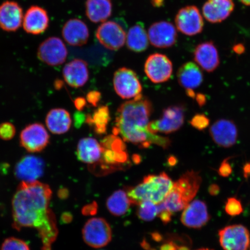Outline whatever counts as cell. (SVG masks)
Listing matches in <instances>:
<instances>
[{"label":"cell","mask_w":250,"mask_h":250,"mask_svg":"<svg viewBox=\"0 0 250 250\" xmlns=\"http://www.w3.org/2000/svg\"><path fill=\"white\" fill-rule=\"evenodd\" d=\"M51 188L39 181H21L12 199L13 226L21 230L34 228L42 240V250H52L58 228L55 215L50 208Z\"/></svg>","instance_id":"1"},{"label":"cell","mask_w":250,"mask_h":250,"mask_svg":"<svg viewBox=\"0 0 250 250\" xmlns=\"http://www.w3.org/2000/svg\"><path fill=\"white\" fill-rule=\"evenodd\" d=\"M153 111L151 101L142 94L122 104L118 108L113 134H119L124 142L147 148L152 145L167 149L171 141L167 137L152 133L148 129L149 118Z\"/></svg>","instance_id":"2"},{"label":"cell","mask_w":250,"mask_h":250,"mask_svg":"<svg viewBox=\"0 0 250 250\" xmlns=\"http://www.w3.org/2000/svg\"><path fill=\"white\" fill-rule=\"evenodd\" d=\"M202 182L200 173L194 170L186 171L175 181L173 187L164 202L158 205L173 214L182 211L193 201Z\"/></svg>","instance_id":"3"},{"label":"cell","mask_w":250,"mask_h":250,"mask_svg":"<svg viewBox=\"0 0 250 250\" xmlns=\"http://www.w3.org/2000/svg\"><path fill=\"white\" fill-rule=\"evenodd\" d=\"M174 182L165 172L159 174H149L142 182L126 190L132 204L139 205L143 201H149L156 205L164 202L173 187Z\"/></svg>","instance_id":"4"},{"label":"cell","mask_w":250,"mask_h":250,"mask_svg":"<svg viewBox=\"0 0 250 250\" xmlns=\"http://www.w3.org/2000/svg\"><path fill=\"white\" fill-rule=\"evenodd\" d=\"M124 141L111 134L101 142L103 151L101 160L89 169L97 175L108 174L129 167V156Z\"/></svg>","instance_id":"5"},{"label":"cell","mask_w":250,"mask_h":250,"mask_svg":"<svg viewBox=\"0 0 250 250\" xmlns=\"http://www.w3.org/2000/svg\"><path fill=\"white\" fill-rule=\"evenodd\" d=\"M186 108L182 105H171L164 109L162 117L149 122L148 129L154 134H168L177 132L183 126Z\"/></svg>","instance_id":"6"},{"label":"cell","mask_w":250,"mask_h":250,"mask_svg":"<svg viewBox=\"0 0 250 250\" xmlns=\"http://www.w3.org/2000/svg\"><path fill=\"white\" fill-rule=\"evenodd\" d=\"M83 236L87 245L95 249L104 248L111 241V228L105 219L93 218L84 226Z\"/></svg>","instance_id":"7"},{"label":"cell","mask_w":250,"mask_h":250,"mask_svg":"<svg viewBox=\"0 0 250 250\" xmlns=\"http://www.w3.org/2000/svg\"><path fill=\"white\" fill-rule=\"evenodd\" d=\"M115 91L124 99H131L142 95L143 87L135 72L123 67L115 71L113 78Z\"/></svg>","instance_id":"8"},{"label":"cell","mask_w":250,"mask_h":250,"mask_svg":"<svg viewBox=\"0 0 250 250\" xmlns=\"http://www.w3.org/2000/svg\"><path fill=\"white\" fill-rule=\"evenodd\" d=\"M50 136L43 125L36 123L27 125L20 137L21 146L31 153L40 152L48 146Z\"/></svg>","instance_id":"9"},{"label":"cell","mask_w":250,"mask_h":250,"mask_svg":"<svg viewBox=\"0 0 250 250\" xmlns=\"http://www.w3.org/2000/svg\"><path fill=\"white\" fill-rule=\"evenodd\" d=\"M68 51L58 37H50L40 43L37 49L39 60L50 66H59L66 61Z\"/></svg>","instance_id":"10"},{"label":"cell","mask_w":250,"mask_h":250,"mask_svg":"<svg viewBox=\"0 0 250 250\" xmlns=\"http://www.w3.org/2000/svg\"><path fill=\"white\" fill-rule=\"evenodd\" d=\"M219 241L224 250H248L250 234L242 225H232L219 230Z\"/></svg>","instance_id":"11"},{"label":"cell","mask_w":250,"mask_h":250,"mask_svg":"<svg viewBox=\"0 0 250 250\" xmlns=\"http://www.w3.org/2000/svg\"><path fill=\"white\" fill-rule=\"evenodd\" d=\"M175 23L177 29L188 36L201 33L205 25L201 12L195 5L181 8L175 18Z\"/></svg>","instance_id":"12"},{"label":"cell","mask_w":250,"mask_h":250,"mask_svg":"<svg viewBox=\"0 0 250 250\" xmlns=\"http://www.w3.org/2000/svg\"><path fill=\"white\" fill-rule=\"evenodd\" d=\"M173 71V64L170 59L159 53L149 55L145 62V73L154 83L167 82L170 80Z\"/></svg>","instance_id":"13"},{"label":"cell","mask_w":250,"mask_h":250,"mask_svg":"<svg viewBox=\"0 0 250 250\" xmlns=\"http://www.w3.org/2000/svg\"><path fill=\"white\" fill-rule=\"evenodd\" d=\"M96 36L103 46L111 51H117L126 42V32L120 24L114 21H106L100 25Z\"/></svg>","instance_id":"14"},{"label":"cell","mask_w":250,"mask_h":250,"mask_svg":"<svg viewBox=\"0 0 250 250\" xmlns=\"http://www.w3.org/2000/svg\"><path fill=\"white\" fill-rule=\"evenodd\" d=\"M209 133L213 142L224 148L232 147L238 139V129L233 121L220 119L212 124Z\"/></svg>","instance_id":"15"},{"label":"cell","mask_w":250,"mask_h":250,"mask_svg":"<svg viewBox=\"0 0 250 250\" xmlns=\"http://www.w3.org/2000/svg\"><path fill=\"white\" fill-rule=\"evenodd\" d=\"M148 35L149 42L158 48H167L173 46L178 37L176 27L167 21L153 23L149 28Z\"/></svg>","instance_id":"16"},{"label":"cell","mask_w":250,"mask_h":250,"mask_svg":"<svg viewBox=\"0 0 250 250\" xmlns=\"http://www.w3.org/2000/svg\"><path fill=\"white\" fill-rule=\"evenodd\" d=\"M207 205L201 200L190 202L183 210L181 223L184 226L193 229H200L210 220Z\"/></svg>","instance_id":"17"},{"label":"cell","mask_w":250,"mask_h":250,"mask_svg":"<svg viewBox=\"0 0 250 250\" xmlns=\"http://www.w3.org/2000/svg\"><path fill=\"white\" fill-rule=\"evenodd\" d=\"M23 9L17 2L5 1L0 4V28L6 32H15L23 23Z\"/></svg>","instance_id":"18"},{"label":"cell","mask_w":250,"mask_h":250,"mask_svg":"<svg viewBox=\"0 0 250 250\" xmlns=\"http://www.w3.org/2000/svg\"><path fill=\"white\" fill-rule=\"evenodd\" d=\"M23 29L28 34L40 35L48 29L49 17L44 8L38 5H32L24 14Z\"/></svg>","instance_id":"19"},{"label":"cell","mask_w":250,"mask_h":250,"mask_svg":"<svg viewBox=\"0 0 250 250\" xmlns=\"http://www.w3.org/2000/svg\"><path fill=\"white\" fill-rule=\"evenodd\" d=\"M45 165L42 159L34 155H27L16 165L15 174L21 181H37L42 176Z\"/></svg>","instance_id":"20"},{"label":"cell","mask_w":250,"mask_h":250,"mask_svg":"<svg viewBox=\"0 0 250 250\" xmlns=\"http://www.w3.org/2000/svg\"><path fill=\"white\" fill-rule=\"evenodd\" d=\"M193 60L208 73L214 71L220 64L218 49L212 42H203L197 45L193 52Z\"/></svg>","instance_id":"21"},{"label":"cell","mask_w":250,"mask_h":250,"mask_svg":"<svg viewBox=\"0 0 250 250\" xmlns=\"http://www.w3.org/2000/svg\"><path fill=\"white\" fill-rule=\"evenodd\" d=\"M62 77L70 86L74 88L83 87L89 77L87 62L80 59H75L68 62L62 69Z\"/></svg>","instance_id":"22"},{"label":"cell","mask_w":250,"mask_h":250,"mask_svg":"<svg viewBox=\"0 0 250 250\" xmlns=\"http://www.w3.org/2000/svg\"><path fill=\"white\" fill-rule=\"evenodd\" d=\"M62 38L68 45L73 46H83L89 37L88 27L84 21L79 19H71L62 27Z\"/></svg>","instance_id":"23"},{"label":"cell","mask_w":250,"mask_h":250,"mask_svg":"<svg viewBox=\"0 0 250 250\" xmlns=\"http://www.w3.org/2000/svg\"><path fill=\"white\" fill-rule=\"evenodd\" d=\"M234 6L233 0H208L203 5L202 13L208 22L221 23L232 13Z\"/></svg>","instance_id":"24"},{"label":"cell","mask_w":250,"mask_h":250,"mask_svg":"<svg viewBox=\"0 0 250 250\" xmlns=\"http://www.w3.org/2000/svg\"><path fill=\"white\" fill-rule=\"evenodd\" d=\"M103 148L101 143L92 137L79 141L77 147L78 160L87 164L90 168L98 163L102 158Z\"/></svg>","instance_id":"25"},{"label":"cell","mask_w":250,"mask_h":250,"mask_svg":"<svg viewBox=\"0 0 250 250\" xmlns=\"http://www.w3.org/2000/svg\"><path fill=\"white\" fill-rule=\"evenodd\" d=\"M177 79L180 85L187 89H195L202 85L204 80L203 74L195 62H187L179 68Z\"/></svg>","instance_id":"26"},{"label":"cell","mask_w":250,"mask_h":250,"mask_svg":"<svg viewBox=\"0 0 250 250\" xmlns=\"http://www.w3.org/2000/svg\"><path fill=\"white\" fill-rule=\"evenodd\" d=\"M45 124L47 129L52 134H63L67 133L71 126V115L66 109L53 108L46 115Z\"/></svg>","instance_id":"27"},{"label":"cell","mask_w":250,"mask_h":250,"mask_svg":"<svg viewBox=\"0 0 250 250\" xmlns=\"http://www.w3.org/2000/svg\"><path fill=\"white\" fill-rule=\"evenodd\" d=\"M86 15L95 23L103 22L111 15L112 5L111 0H87Z\"/></svg>","instance_id":"28"},{"label":"cell","mask_w":250,"mask_h":250,"mask_svg":"<svg viewBox=\"0 0 250 250\" xmlns=\"http://www.w3.org/2000/svg\"><path fill=\"white\" fill-rule=\"evenodd\" d=\"M148 35L142 23H137L130 28L126 34L127 48L135 52H142L148 48Z\"/></svg>","instance_id":"29"},{"label":"cell","mask_w":250,"mask_h":250,"mask_svg":"<svg viewBox=\"0 0 250 250\" xmlns=\"http://www.w3.org/2000/svg\"><path fill=\"white\" fill-rule=\"evenodd\" d=\"M132 205L126 190L123 189L118 190L112 193L106 203L109 212L117 217L123 216L127 213Z\"/></svg>","instance_id":"30"},{"label":"cell","mask_w":250,"mask_h":250,"mask_svg":"<svg viewBox=\"0 0 250 250\" xmlns=\"http://www.w3.org/2000/svg\"><path fill=\"white\" fill-rule=\"evenodd\" d=\"M109 120L110 115L107 106L99 107L92 115H87L86 119V123L92 126L99 135L105 133Z\"/></svg>","instance_id":"31"},{"label":"cell","mask_w":250,"mask_h":250,"mask_svg":"<svg viewBox=\"0 0 250 250\" xmlns=\"http://www.w3.org/2000/svg\"><path fill=\"white\" fill-rule=\"evenodd\" d=\"M137 214L144 221H151L158 216V205L149 201H143L139 203Z\"/></svg>","instance_id":"32"},{"label":"cell","mask_w":250,"mask_h":250,"mask_svg":"<svg viewBox=\"0 0 250 250\" xmlns=\"http://www.w3.org/2000/svg\"><path fill=\"white\" fill-rule=\"evenodd\" d=\"M1 250H30V249L27 244L22 240L9 237L2 244Z\"/></svg>","instance_id":"33"},{"label":"cell","mask_w":250,"mask_h":250,"mask_svg":"<svg viewBox=\"0 0 250 250\" xmlns=\"http://www.w3.org/2000/svg\"><path fill=\"white\" fill-rule=\"evenodd\" d=\"M225 210L230 216H237L242 213L243 208L241 202L234 197L227 199Z\"/></svg>","instance_id":"34"},{"label":"cell","mask_w":250,"mask_h":250,"mask_svg":"<svg viewBox=\"0 0 250 250\" xmlns=\"http://www.w3.org/2000/svg\"><path fill=\"white\" fill-rule=\"evenodd\" d=\"M189 123L196 130L202 131L209 126L210 120L205 114H197L190 120Z\"/></svg>","instance_id":"35"},{"label":"cell","mask_w":250,"mask_h":250,"mask_svg":"<svg viewBox=\"0 0 250 250\" xmlns=\"http://www.w3.org/2000/svg\"><path fill=\"white\" fill-rule=\"evenodd\" d=\"M16 132L17 130L14 124L8 122L0 124V139L11 140L14 138Z\"/></svg>","instance_id":"36"},{"label":"cell","mask_w":250,"mask_h":250,"mask_svg":"<svg viewBox=\"0 0 250 250\" xmlns=\"http://www.w3.org/2000/svg\"><path fill=\"white\" fill-rule=\"evenodd\" d=\"M231 157H228L222 162L218 170V173L223 177H228L232 173V167L229 161Z\"/></svg>","instance_id":"37"},{"label":"cell","mask_w":250,"mask_h":250,"mask_svg":"<svg viewBox=\"0 0 250 250\" xmlns=\"http://www.w3.org/2000/svg\"><path fill=\"white\" fill-rule=\"evenodd\" d=\"M87 101L95 107L98 105L100 100L101 99V93L97 91H92L87 93L86 96Z\"/></svg>","instance_id":"38"},{"label":"cell","mask_w":250,"mask_h":250,"mask_svg":"<svg viewBox=\"0 0 250 250\" xmlns=\"http://www.w3.org/2000/svg\"><path fill=\"white\" fill-rule=\"evenodd\" d=\"M97 210H98V206L96 203H92L85 206L83 208V212L84 215H93L96 213Z\"/></svg>","instance_id":"39"},{"label":"cell","mask_w":250,"mask_h":250,"mask_svg":"<svg viewBox=\"0 0 250 250\" xmlns=\"http://www.w3.org/2000/svg\"><path fill=\"white\" fill-rule=\"evenodd\" d=\"M195 99L198 103L199 107H202L204 106L206 103H207V99L204 94L199 93L197 94L195 97Z\"/></svg>","instance_id":"40"},{"label":"cell","mask_w":250,"mask_h":250,"mask_svg":"<svg viewBox=\"0 0 250 250\" xmlns=\"http://www.w3.org/2000/svg\"><path fill=\"white\" fill-rule=\"evenodd\" d=\"M74 105L78 111H82L86 105V101L83 98H78L75 100Z\"/></svg>","instance_id":"41"},{"label":"cell","mask_w":250,"mask_h":250,"mask_svg":"<svg viewBox=\"0 0 250 250\" xmlns=\"http://www.w3.org/2000/svg\"><path fill=\"white\" fill-rule=\"evenodd\" d=\"M245 46L243 43H237L233 47V51L237 55H242L245 52Z\"/></svg>","instance_id":"42"},{"label":"cell","mask_w":250,"mask_h":250,"mask_svg":"<svg viewBox=\"0 0 250 250\" xmlns=\"http://www.w3.org/2000/svg\"><path fill=\"white\" fill-rule=\"evenodd\" d=\"M220 191V187L217 184H212L208 188V192L211 196H216Z\"/></svg>","instance_id":"43"},{"label":"cell","mask_w":250,"mask_h":250,"mask_svg":"<svg viewBox=\"0 0 250 250\" xmlns=\"http://www.w3.org/2000/svg\"><path fill=\"white\" fill-rule=\"evenodd\" d=\"M243 174L244 177L246 178V179H248V178L250 176V162H248L243 167Z\"/></svg>","instance_id":"44"},{"label":"cell","mask_w":250,"mask_h":250,"mask_svg":"<svg viewBox=\"0 0 250 250\" xmlns=\"http://www.w3.org/2000/svg\"><path fill=\"white\" fill-rule=\"evenodd\" d=\"M186 91L188 96H189L190 98L195 99L196 95L194 92V90L193 89H187L186 90Z\"/></svg>","instance_id":"45"},{"label":"cell","mask_w":250,"mask_h":250,"mask_svg":"<svg viewBox=\"0 0 250 250\" xmlns=\"http://www.w3.org/2000/svg\"><path fill=\"white\" fill-rule=\"evenodd\" d=\"M164 0H152V5L156 7H159L163 4Z\"/></svg>","instance_id":"46"},{"label":"cell","mask_w":250,"mask_h":250,"mask_svg":"<svg viewBox=\"0 0 250 250\" xmlns=\"http://www.w3.org/2000/svg\"><path fill=\"white\" fill-rule=\"evenodd\" d=\"M54 85H55V89H58L61 88L62 86V83L61 81L56 80L55 81Z\"/></svg>","instance_id":"47"},{"label":"cell","mask_w":250,"mask_h":250,"mask_svg":"<svg viewBox=\"0 0 250 250\" xmlns=\"http://www.w3.org/2000/svg\"><path fill=\"white\" fill-rule=\"evenodd\" d=\"M243 4L246 6H250V0H240Z\"/></svg>","instance_id":"48"},{"label":"cell","mask_w":250,"mask_h":250,"mask_svg":"<svg viewBox=\"0 0 250 250\" xmlns=\"http://www.w3.org/2000/svg\"><path fill=\"white\" fill-rule=\"evenodd\" d=\"M196 250H210V249H208L203 248V249H200Z\"/></svg>","instance_id":"49"},{"label":"cell","mask_w":250,"mask_h":250,"mask_svg":"<svg viewBox=\"0 0 250 250\" xmlns=\"http://www.w3.org/2000/svg\"></svg>","instance_id":"50"},{"label":"cell","mask_w":250,"mask_h":250,"mask_svg":"<svg viewBox=\"0 0 250 250\" xmlns=\"http://www.w3.org/2000/svg\"></svg>","instance_id":"51"}]
</instances>
